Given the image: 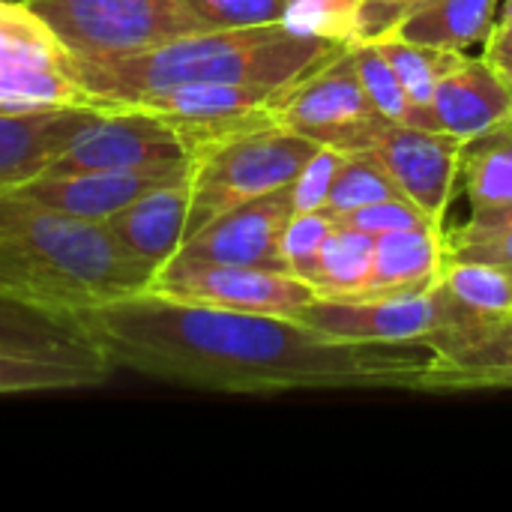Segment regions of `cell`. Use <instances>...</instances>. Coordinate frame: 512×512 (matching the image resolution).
Instances as JSON below:
<instances>
[{
  "label": "cell",
  "mask_w": 512,
  "mask_h": 512,
  "mask_svg": "<svg viewBox=\"0 0 512 512\" xmlns=\"http://www.w3.org/2000/svg\"><path fill=\"white\" fill-rule=\"evenodd\" d=\"M114 366L216 393L411 390L441 363L438 342H363L297 318L177 300L153 288L114 297L72 318Z\"/></svg>",
  "instance_id": "1"
},
{
  "label": "cell",
  "mask_w": 512,
  "mask_h": 512,
  "mask_svg": "<svg viewBox=\"0 0 512 512\" xmlns=\"http://www.w3.org/2000/svg\"><path fill=\"white\" fill-rule=\"evenodd\" d=\"M156 273L105 222L66 216L0 192V297L42 312H78L147 291Z\"/></svg>",
  "instance_id": "2"
},
{
  "label": "cell",
  "mask_w": 512,
  "mask_h": 512,
  "mask_svg": "<svg viewBox=\"0 0 512 512\" xmlns=\"http://www.w3.org/2000/svg\"><path fill=\"white\" fill-rule=\"evenodd\" d=\"M348 42L303 33L279 24L201 30L171 39L159 48L111 57L78 60L75 69L102 111L126 108L135 99L183 84H270L285 87L321 63L342 54Z\"/></svg>",
  "instance_id": "3"
},
{
  "label": "cell",
  "mask_w": 512,
  "mask_h": 512,
  "mask_svg": "<svg viewBox=\"0 0 512 512\" xmlns=\"http://www.w3.org/2000/svg\"><path fill=\"white\" fill-rule=\"evenodd\" d=\"M315 153L318 144L279 123L198 147L189 153L186 237L246 201L291 186Z\"/></svg>",
  "instance_id": "4"
},
{
  "label": "cell",
  "mask_w": 512,
  "mask_h": 512,
  "mask_svg": "<svg viewBox=\"0 0 512 512\" xmlns=\"http://www.w3.org/2000/svg\"><path fill=\"white\" fill-rule=\"evenodd\" d=\"M78 60L132 57L207 30L183 0H24Z\"/></svg>",
  "instance_id": "5"
},
{
  "label": "cell",
  "mask_w": 512,
  "mask_h": 512,
  "mask_svg": "<svg viewBox=\"0 0 512 512\" xmlns=\"http://www.w3.org/2000/svg\"><path fill=\"white\" fill-rule=\"evenodd\" d=\"M297 321L342 339L363 342H468L492 324L468 312L441 282L423 294L387 297V300H324L315 297L303 306Z\"/></svg>",
  "instance_id": "6"
},
{
  "label": "cell",
  "mask_w": 512,
  "mask_h": 512,
  "mask_svg": "<svg viewBox=\"0 0 512 512\" xmlns=\"http://www.w3.org/2000/svg\"><path fill=\"white\" fill-rule=\"evenodd\" d=\"M93 108L99 102L78 78L75 57L57 33L21 0H0V111L36 114Z\"/></svg>",
  "instance_id": "7"
},
{
  "label": "cell",
  "mask_w": 512,
  "mask_h": 512,
  "mask_svg": "<svg viewBox=\"0 0 512 512\" xmlns=\"http://www.w3.org/2000/svg\"><path fill=\"white\" fill-rule=\"evenodd\" d=\"M273 114L282 129L339 153L369 150L390 126L357 75L351 45L282 87L273 99Z\"/></svg>",
  "instance_id": "8"
},
{
  "label": "cell",
  "mask_w": 512,
  "mask_h": 512,
  "mask_svg": "<svg viewBox=\"0 0 512 512\" xmlns=\"http://www.w3.org/2000/svg\"><path fill=\"white\" fill-rule=\"evenodd\" d=\"M189 162L174 126L141 108L93 111L72 132L45 174L75 171H147Z\"/></svg>",
  "instance_id": "9"
},
{
  "label": "cell",
  "mask_w": 512,
  "mask_h": 512,
  "mask_svg": "<svg viewBox=\"0 0 512 512\" xmlns=\"http://www.w3.org/2000/svg\"><path fill=\"white\" fill-rule=\"evenodd\" d=\"M150 288L189 303L285 318H294L318 297L315 288L294 273L234 264H165Z\"/></svg>",
  "instance_id": "10"
},
{
  "label": "cell",
  "mask_w": 512,
  "mask_h": 512,
  "mask_svg": "<svg viewBox=\"0 0 512 512\" xmlns=\"http://www.w3.org/2000/svg\"><path fill=\"white\" fill-rule=\"evenodd\" d=\"M294 213L297 207L291 183L216 216L213 222L189 234L168 264H234L288 273L282 237Z\"/></svg>",
  "instance_id": "11"
},
{
  "label": "cell",
  "mask_w": 512,
  "mask_h": 512,
  "mask_svg": "<svg viewBox=\"0 0 512 512\" xmlns=\"http://www.w3.org/2000/svg\"><path fill=\"white\" fill-rule=\"evenodd\" d=\"M462 144V138L441 129L390 123L366 153L375 156L402 195L441 228L459 177Z\"/></svg>",
  "instance_id": "12"
},
{
  "label": "cell",
  "mask_w": 512,
  "mask_h": 512,
  "mask_svg": "<svg viewBox=\"0 0 512 512\" xmlns=\"http://www.w3.org/2000/svg\"><path fill=\"white\" fill-rule=\"evenodd\" d=\"M189 162L183 165H165V168H147V171H75V174H36L6 192L21 195L33 204H42L48 210L105 222L144 192L186 174Z\"/></svg>",
  "instance_id": "13"
},
{
  "label": "cell",
  "mask_w": 512,
  "mask_h": 512,
  "mask_svg": "<svg viewBox=\"0 0 512 512\" xmlns=\"http://www.w3.org/2000/svg\"><path fill=\"white\" fill-rule=\"evenodd\" d=\"M512 117V81L483 54L462 57L435 87L432 126L462 141Z\"/></svg>",
  "instance_id": "14"
},
{
  "label": "cell",
  "mask_w": 512,
  "mask_h": 512,
  "mask_svg": "<svg viewBox=\"0 0 512 512\" xmlns=\"http://www.w3.org/2000/svg\"><path fill=\"white\" fill-rule=\"evenodd\" d=\"M189 219V168L186 174L144 192L123 210H117L105 225L114 237L153 273H159L183 246Z\"/></svg>",
  "instance_id": "15"
},
{
  "label": "cell",
  "mask_w": 512,
  "mask_h": 512,
  "mask_svg": "<svg viewBox=\"0 0 512 512\" xmlns=\"http://www.w3.org/2000/svg\"><path fill=\"white\" fill-rule=\"evenodd\" d=\"M93 108L9 114L0 111V192L42 174Z\"/></svg>",
  "instance_id": "16"
},
{
  "label": "cell",
  "mask_w": 512,
  "mask_h": 512,
  "mask_svg": "<svg viewBox=\"0 0 512 512\" xmlns=\"http://www.w3.org/2000/svg\"><path fill=\"white\" fill-rule=\"evenodd\" d=\"M444 264L441 228H405L375 237L372 279L360 300H387L429 291Z\"/></svg>",
  "instance_id": "17"
},
{
  "label": "cell",
  "mask_w": 512,
  "mask_h": 512,
  "mask_svg": "<svg viewBox=\"0 0 512 512\" xmlns=\"http://www.w3.org/2000/svg\"><path fill=\"white\" fill-rule=\"evenodd\" d=\"M0 351L111 369L72 318L12 303L6 297H0Z\"/></svg>",
  "instance_id": "18"
},
{
  "label": "cell",
  "mask_w": 512,
  "mask_h": 512,
  "mask_svg": "<svg viewBox=\"0 0 512 512\" xmlns=\"http://www.w3.org/2000/svg\"><path fill=\"white\" fill-rule=\"evenodd\" d=\"M444 357L423 381L420 393L512 390V321L468 342L441 345Z\"/></svg>",
  "instance_id": "19"
},
{
  "label": "cell",
  "mask_w": 512,
  "mask_h": 512,
  "mask_svg": "<svg viewBox=\"0 0 512 512\" xmlns=\"http://www.w3.org/2000/svg\"><path fill=\"white\" fill-rule=\"evenodd\" d=\"M498 18V0H426L402 24L399 36L423 45L468 51L486 45Z\"/></svg>",
  "instance_id": "20"
},
{
  "label": "cell",
  "mask_w": 512,
  "mask_h": 512,
  "mask_svg": "<svg viewBox=\"0 0 512 512\" xmlns=\"http://www.w3.org/2000/svg\"><path fill=\"white\" fill-rule=\"evenodd\" d=\"M459 174L465 177L471 210L512 201V117L483 129L462 144Z\"/></svg>",
  "instance_id": "21"
},
{
  "label": "cell",
  "mask_w": 512,
  "mask_h": 512,
  "mask_svg": "<svg viewBox=\"0 0 512 512\" xmlns=\"http://www.w3.org/2000/svg\"><path fill=\"white\" fill-rule=\"evenodd\" d=\"M375 45L381 48V54L387 57V63L399 75V81H402L411 105H414V126L435 129L432 126V96H435V87H438V81L456 63H462L465 51L411 42V39H405L399 33H393L387 39H378Z\"/></svg>",
  "instance_id": "22"
},
{
  "label": "cell",
  "mask_w": 512,
  "mask_h": 512,
  "mask_svg": "<svg viewBox=\"0 0 512 512\" xmlns=\"http://www.w3.org/2000/svg\"><path fill=\"white\" fill-rule=\"evenodd\" d=\"M375 264V237L354 231V228H336L324 246L321 255L309 273V285L324 300H360Z\"/></svg>",
  "instance_id": "23"
},
{
  "label": "cell",
  "mask_w": 512,
  "mask_h": 512,
  "mask_svg": "<svg viewBox=\"0 0 512 512\" xmlns=\"http://www.w3.org/2000/svg\"><path fill=\"white\" fill-rule=\"evenodd\" d=\"M438 282L492 327L512 321V267L444 258Z\"/></svg>",
  "instance_id": "24"
},
{
  "label": "cell",
  "mask_w": 512,
  "mask_h": 512,
  "mask_svg": "<svg viewBox=\"0 0 512 512\" xmlns=\"http://www.w3.org/2000/svg\"><path fill=\"white\" fill-rule=\"evenodd\" d=\"M111 369L66 363V360H45L27 354H6L0 351V396L12 393H51V390H81L99 387Z\"/></svg>",
  "instance_id": "25"
},
{
  "label": "cell",
  "mask_w": 512,
  "mask_h": 512,
  "mask_svg": "<svg viewBox=\"0 0 512 512\" xmlns=\"http://www.w3.org/2000/svg\"><path fill=\"white\" fill-rule=\"evenodd\" d=\"M384 198H405L402 189L393 183V177L384 171V165L375 156H369L366 150L363 153H345L324 210L333 219H339L357 207H366V204H375Z\"/></svg>",
  "instance_id": "26"
},
{
  "label": "cell",
  "mask_w": 512,
  "mask_h": 512,
  "mask_svg": "<svg viewBox=\"0 0 512 512\" xmlns=\"http://www.w3.org/2000/svg\"><path fill=\"white\" fill-rule=\"evenodd\" d=\"M354 63H357V75L369 93V99L375 102V108L390 120V123H405L414 126V105L399 81V75L393 72V66L387 63V57L381 54V48L375 42H354Z\"/></svg>",
  "instance_id": "27"
},
{
  "label": "cell",
  "mask_w": 512,
  "mask_h": 512,
  "mask_svg": "<svg viewBox=\"0 0 512 512\" xmlns=\"http://www.w3.org/2000/svg\"><path fill=\"white\" fill-rule=\"evenodd\" d=\"M357 9L360 0H291L285 24L303 33L330 36L339 42H357Z\"/></svg>",
  "instance_id": "28"
},
{
  "label": "cell",
  "mask_w": 512,
  "mask_h": 512,
  "mask_svg": "<svg viewBox=\"0 0 512 512\" xmlns=\"http://www.w3.org/2000/svg\"><path fill=\"white\" fill-rule=\"evenodd\" d=\"M183 3L207 30H234V27H261V24L285 21L291 0H183Z\"/></svg>",
  "instance_id": "29"
},
{
  "label": "cell",
  "mask_w": 512,
  "mask_h": 512,
  "mask_svg": "<svg viewBox=\"0 0 512 512\" xmlns=\"http://www.w3.org/2000/svg\"><path fill=\"white\" fill-rule=\"evenodd\" d=\"M336 219L327 210H312V213H294V219L285 228L282 237V255L288 264V273L300 276L303 282L309 279L324 240L336 231Z\"/></svg>",
  "instance_id": "30"
},
{
  "label": "cell",
  "mask_w": 512,
  "mask_h": 512,
  "mask_svg": "<svg viewBox=\"0 0 512 512\" xmlns=\"http://www.w3.org/2000/svg\"><path fill=\"white\" fill-rule=\"evenodd\" d=\"M339 228H354L372 237H381L387 231H405V228H438L414 201L408 198H384L366 207H357L336 219Z\"/></svg>",
  "instance_id": "31"
},
{
  "label": "cell",
  "mask_w": 512,
  "mask_h": 512,
  "mask_svg": "<svg viewBox=\"0 0 512 512\" xmlns=\"http://www.w3.org/2000/svg\"><path fill=\"white\" fill-rule=\"evenodd\" d=\"M342 159H345V153H339L333 147H318V153L306 162V168L294 180L297 213H312V210L327 207V198H330V189H333Z\"/></svg>",
  "instance_id": "32"
},
{
  "label": "cell",
  "mask_w": 512,
  "mask_h": 512,
  "mask_svg": "<svg viewBox=\"0 0 512 512\" xmlns=\"http://www.w3.org/2000/svg\"><path fill=\"white\" fill-rule=\"evenodd\" d=\"M423 0H360L357 9V42H378L399 30V24Z\"/></svg>",
  "instance_id": "33"
},
{
  "label": "cell",
  "mask_w": 512,
  "mask_h": 512,
  "mask_svg": "<svg viewBox=\"0 0 512 512\" xmlns=\"http://www.w3.org/2000/svg\"><path fill=\"white\" fill-rule=\"evenodd\" d=\"M507 231H512V201L510 204L483 207V210H471V219L462 228H456L453 234H447L444 246H465V243L489 240V237H498Z\"/></svg>",
  "instance_id": "34"
},
{
  "label": "cell",
  "mask_w": 512,
  "mask_h": 512,
  "mask_svg": "<svg viewBox=\"0 0 512 512\" xmlns=\"http://www.w3.org/2000/svg\"><path fill=\"white\" fill-rule=\"evenodd\" d=\"M444 258L456 261H483V264H498V267H512V231L465 243V246H444Z\"/></svg>",
  "instance_id": "35"
},
{
  "label": "cell",
  "mask_w": 512,
  "mask_h": 512,
  "mask_svg": "<svg viewBox=\"0 0 512 512\" xmlns=\"http://www.w3.org/2000/svg\"><path fill=\"white\" fill-rule=\"evenodd\" d=\"M486 57L504 72V75H510L512 72V24L510 27H501V30H495L492 36H489V42H486Z\"/></svg>",
  "instance_id": "36"
},
{
  "label": "cell",
  "mask_w": 512,
  "mask_h": 512,
  "mask_svg": "<svg viewBox=\"0 0 512 512\" xmlns=\"http://www.w3.org/2000/svg\"><path fill=\"white\" fill-rule=\"evenodd\" d=\"M512 24V0H498V18H495V30L510 27ZM492 30V33H495Z\"/></svg>",
  "instance_id": "37"
},
{
  "label": "cell",
  "mask_w": 512,
  "mask_h": 512,
  "mask_svg": "<svg viewBox=\"0 0 512 512\" xmlns=\"http://www.w3.org/2000/svg\"><path fill=\"white\" fill-rule=\"evenodd\" d=\"M507 78H510V81H512V72H510V75H507Z\"/></svg>",
  "instance_id": "38"
},
{
  "label": "cell",
  "mask_w": 512,
  "mask_h": 512,
  "mask_svg": "<svg viewBox=\"0 0 512 512\" xmlns=\"http://www.w3.org/2000/svg\"><path fill=\"white\" fill-rule=\"evenodd\" d=\"M423 3H426V0H423Z\"/></svg>",
  "instance_id": "39"
},
{
  "label": "cell",
  "mask_w": 512,
  "mask_h": 512,
  "mask_svg": "<svg viewBox=\"0 0 512 512\" xmlns=\"http://www.w3.org/2000/svg\"><path fill=\"white\" fill-rule=\"evenodd\" d=\"M21 3H24V0H21Z\"/></svg>",
  "instance_id": "40"
}]
</instances>
